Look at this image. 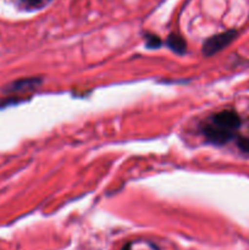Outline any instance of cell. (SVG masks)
<instances>
[{"label":"cell","instance_id":"cell-4","mask_svg":"<svg viewBox=\"0 0 249 250\" xmlns=\"http://www.w3.org/2000/svg\"><path fill=\"white\" fill-rule=\"evenodd\" d=\"M167 45L170 46L171 50L177 54H183L186 51V42L185 39L177 34H170L167 38Z\"/></svg>","mask_w":249,"mask_h":250},{"label":"cell","instance_id":"cell-2","mask_svg":"<svg viewBox=\"0 0 249 250\" xmlns=\"http://www.w3.org/2000/svg\"><path fill=\"white\" fill-rule=\"evenodd\" d=\"M215 126H219L221 128L227 129V131H233L241 126V119L238 115L231 110H225V111L219 112L212 119Z\"/></svg>","mask_w":249,"mask_h":250},{"label":"cell","instance_id":"cell-5","mask_svg":"<svg viewBox=\"0 0 249 250\" xmlns=\"http://www.w3.org/2000/svg\"><path fill=\"white\" fill-rule=\"evenodd\" d=\"M160 44H161L160 39H159L156 36H148V37H146V45H148L149 48H158Z\"/></svg>","mask_w":249,"mask_h":250},{"label":"cell","instance_id":"cell-1","mask_svg":"<svg viewBox=\"0 0 249 250\" xmlns=\"http://www.w3.org/2000/svg\"><path fill=\"white\" fill-rule=\"evenodd\" d=\"M234 37H236V32L234 31L225 32V33H220L217 36L211 37L203 45V53H204L205 56H211L214 54L219 53L220 50L226 48L233 41Z\"/></svg>","mask_w":249,"mask_h":250},{"label":"cell","instance_id":"cell-8","mask_svg":"<svg viewBox=\"0 0 249 250\" xmlns=\"http://www.w3.org/2000/svg\"><path fill=\"white\" fill-rule=\"evenodd\" d=\"M121 250H131V246H129V244H126Z\"/></svg>","mask_w":249,"mask_h":250},{"label":"cell","instance_id":"cell-7","mask_svg":"<svg viewBox=\"0 0 249 250\" xmlns=\"http://www.w3.org/2000/svg\"><path fill=\"white\" fill-rule=\"evenodd\" d=\"M21 1H23L27 5H38L41 4L42 0H21Z\"/></svg>","mask_w":249,"mask_h":250},{"label":"cell","instance_id":"cell-3","mask_svg":"<svg viewBox=\"0 0 249 250\" xmlns=\"http://www.w3.org/2000/svg\"><path fill=\"white\" fill-rule=\"evenodd\" d=\"M204 134L210 142L215 144H225L233 138V132L227 131L215 125H210L204 128Z\"/></svg>","mask_w":249,"mask_h":250},{"label":"cell","instance_id":"cell-6","mask_svg":"<svg viewBox=\"0 0 249 250\" xmlns=\"http://www.w3.org/2000/svg\"><path fill=\"white\" fill-rule=\"evenodd\" d=\"M237 144H238V146L241 150H243L244 153H249V139L248 138H241Z\"/></svg>","mask_w":249,"mask_h":250}]
</instances>
